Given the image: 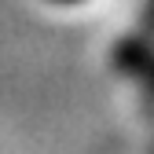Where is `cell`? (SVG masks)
<instances>
[{
  "mask_svg": "<svg viewBox=\"0 0 154 154\" xmlns=\"http://www.w3.org/2000/svg\"><path fill=\"white\" fill-rule=\"evenodd\" d=\"M51 4H81V0H51Z\"/></svg>",
  "mask_w": 154,
  "mask_h": 154,
  "instance_id": "6da1fadb",
  "label": "cell"
}]
</instances>
